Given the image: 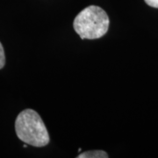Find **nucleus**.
<instances>
[{"instance_id":"nucleus-1","label":"nucleus","mask_w":158,"mask_h":158,"mask_svg":"<svg viewBox=\"0 0 158 158\" xmlns=\"http://www.w3.org/2000/svg\"><path fill=\"white\" fill-rule=\"evenodd\" d=\"M18 138L23 142L36 148L47 146L49 135L39 113L32 109H26L18 115L15 121Z\"/></svg>"},{"instance_id":"nucleus-2","label":"nucleus","mask_w":158,"mask_h":158,"mask_svg":"<svg viewBox=\"0 0 158 158\" xmlns=\"http://www.w3.org/2000/svg\"><path fill=\"white\" fill-rule=\"evenodd\" d=\"M110 19L101 7L90 6L80 11L73 22L74 30L83 40H95L107 33Z\"/></svg>"},{"instance_id":"nucleus-3","label":"nucleus","mask_w":158,"mask_h":158,"mask_svg":"<svg viewBox=\"0 0 158 158\" xmlns=\"http://www.w3.org/2000/svg\"><path fill=\"white\" fill-rule=\"evenodd\" d=\"M107 153L104 150H90L82 153L77 156V158H107Z\"/></svg>"},{"instance_id":"nucleus-4","label":"nucleus","mask_w":158,"mask_h":158,"mask_svg":"<svg viewBox=\"0 0 158 158\" xmlns=\"http://www.w3.org/2000/svg\"><path fill=\"white\" fill-rule=\"evenodd\" d=\"M5 64H6V55H5L4 47L0 42V69L4 68Z\"/></svg>"},{"instance_id":"nucleus-5","label":"nucleus","mask_w":158,"mask_h":158,"mask_svg":"<svg viewBox=\"0 0 158 158\" xmlns=\"http://www.w3.org/2000/svg\"><path fill=\"white\" fill-rule=\"evenodd\" d=\"M144 1L148 6L154 8H158V0H144Z\"/></svg>"}]
</instances>
